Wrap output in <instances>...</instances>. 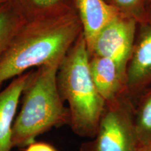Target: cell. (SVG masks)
I'll use <instances>...</instances> for the list:
<instances>
[{"label":"cell","instance_id":"5b68a950","mask_svg":"<svg viewBox=\"0 0 151 151\" xmlns=\"http://www.w3.org/2000/svg\"><path fill=\"white\" fill-rule=\"evenodd\" d=\"M94 151H137L135 127L121 109H111L102 115Z\"/></svg>","mask_w":151,"mask_h":151},{"label":"cell","instance_id":"4fadbf2b","mask_svg":"<svg viewBox=\"0 0 151 151\" xmlns=\"http://www.w3.org/2000/svg\"><path fill=\"white\" fill-rule=\"evenodd\" d=\"M12 0H9V3ZM22 1L25 4L24 6H28L31 9L30 12L33 14L32 19L63 10L60 7L61 0H22Z\"/></svg>","mask_w":151,"mask_h":151},{"label":"cell","instance_id":"30bf717a","mask_svg":"<svg viewBox=\"0 0 151 151\" xmlns=\"http://www.w3.org/2000/svg\"><path fill=\"white\" fill-rule=\"evenodd\" d=\"M26 22L9 3L0 5V58Z\"/></svg>","mask_w":151,"mask_h":151},{"label":"cell","instance_id":"ba28073f","mask_svg":"<svg viewBox=\"0 0 151 151\" xmlns=\"http://www.w3.org/2000/svg\"><path fill=\"white\" fill-rule=\"evenodd\" d=\"M90 69L98 92L106 101H112L126 83L127 72L110 58L90 57Z\"/></svg>","mask_w":151,"mask_h":151},{"label":"cell","instance_id":"3957f363","mask_svg":"<svg viewBox=\"0 0 151 151\" xmlns=\"http://www.w3.org/2000/svg\"><path fill=\"white\" fill-rule=\"evenodd\" d=\"M58 86L69 104V122L82 137H94L103 115L105 101L98 92L90 69V55L81 32L60 63Z\"/></svg>","mask_w":151,"mask_h":151},{"label":"cell","instance_id":"5bb4252c","mask_svg":"<svg viewBox=\"0 0 151 151\" xmlns=\"http://www.w3.org/2000/svg\"><path fill=\"white\" fill-rule=\"evenodd\" d=\"M25 151H57L51 145L46 143L35 142L34 141L28 145Z\"/></svg>","mask_w":151,"mask_h":151},{"label":"cell","instance_id":"9c48e42d","mask_svg":"<svg viewBox=\"0 0 151 151\" xmlns=\"http://www.w3.org/2000/svg\"><path fill=\"white\" fill-rule=\"evenodd\" d=\"M127 71L126 84L140 86L151 79V30L146 32L133 48Z\"/></svg>","mask_w":151,"mask_h":151},{"label":"cell","instance_id":"52a82bcc","mask_svg":"<svg viewBox=\"0 0 151 151\" xmlns=\"http://www.w3.org/2000/svg\"><path fill=\"white\" fill-rule=\"evenodd\" d=\"M30 71L12 79L0 91V151H11L13 126L22 91Z\"/></svg>","mask_w":151,"mask_h":151},{"label":"cell","instance_id":"2e32d148","mask_svg":"<svg viewBox=\"0 0 151 151\" xmlns=\"http://www.w3.org/2000/svg\"><path fill=\"white\" fill-rule=\"evenodd\" d=\"M137 151H151V139L143 143L140 148H137Z\"/></svg>","mask_w":151,"mask_h":151},{"label":"cell","instance_id":"277c9868","mask_svg":"<svg viewBox=\"0 0 151 151\" xmlns=\"http://www.w3.org/2000/svg\"><path fill=\"white\" fill-rule=\"evenodd\" d=\"M137 20L120 13L97 35L90 57L110 58L126 71L134 46Z\"/></svg>","mask_w":151,"mask_h":151},{"label":"cell","instance_id":"8fae6325","mask_svg":"<svg viewBox=\"0 0 151 151\" xmlns=\"http://www.w3.org/2000/svg\"><path fill=\"white\" fill-rule=\"evenodd\" d=\"M134 127L137 139H141L143 143L146 138L151 137V95L141 109Z\"/></svg>","mask_w":151,"mask_h":151},{"label":"cell","instance_id":"7c38bea8","mask_svg":"<svg viewBox=\"0 0 151 151\" xmlns=\"http://www.w3.org/2000/svg\"><path fill=\"white\" fill-rule=\"evenodd\" d=\"M114 6L122 14L130 16L137 22H143L146 0H111Z\"/></svg>","mask_w":151,"mask_h":151},{"label":"cell","instance_id":"9a60e30c","mask_svg":"<svg viewBox=\"0 0 151 151\" xmlns=\"http://www.w3.org/2000/svg\"><path fill=\"white\" fill-rule=\"evenodd\" d=\"M143 22L150 24L151 25V0H146Z\"/></svg>","mask_w":151,"mask_h":151},{"label":"cell","instance_id":"7a4b0ae2","mask_svg":"<svg viewBox=\"0 0 151 151\" xmlns=\"http://www.w3.org/2000/svg\"><path fill=\"white\" fill-rule=\"evenodd\" d=\"M60 63L42 65L30 71L20 99L21 109L13 126V148L27 146L44 132L69 122L57 80Z\"/></svg>","mask_w":151,"mask_h":151},{"label":"cell","instance_id":"8992f818","mask_svg":"<svg viewBox=\"0 0 151 151\" xmlns=\"http://www.w3.org/2000/svg\"><path fill=\"white\" fill-rule=\"evenodd\" d=\"M82 33L90 52L100 32L120 14L111 4L105 0H75Z\"/></svg>","mask_w":151,"mask_h":151},{"label":"cell","instance_id":"6da1fadb","mask_svg":"<svg viewBox=\"0 0 151 151\" xmlns=\"http://www.w3.org/2000/svg\"><path fill=\"white\" fill-rule=\"evenodd\" d=\"M81 32L78 16L67 9L27 20L0 58V88L31 68L62 62Z\"/></svg>","mask_w":151,"mask_h":151},{"label":"cell","instance_id":"e0dca14e","mask_svg":"<svg viewBox=\"0 0 151 151\" xmlns=\"http://www.w3.org/2000/svg\"><path fill=\"white\" fill-rule=\"evenodd\" d=\"M6 3H9V0H0V5Z\"/></svg>","mask_w":151,"mask_h":151}]
</instances>
